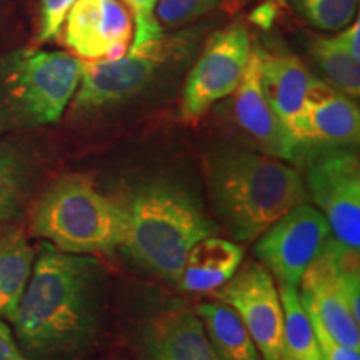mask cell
<instances>
[{
  "label": "cell",
  "mask_w": 360,
  "mask_h": 360,
  "mask_svg": "<svg viewBox=\"0 0 360 360\" xmlns=\"http://www.w3.org/2000/svg\"><path fill=\"white\" fill-rule=\"evenodd\" d=\"M207 180L217 214L238 242L259 238L307 197L299 170L237 147H222L209 157Z\"/></svg>",
  "instance_id": "cell-2"
},
{
  "label": "cell",
  "mask_w": 360,
  "mask_h": 360,
  "mask_svg": "<svg viewBox=\"0 0 360 360\" xmlns=\"http://www.w3.org/2000/svg\"><path fill=\"white\" fill-rule=\"evenodd\" d=\"M214 297L236 310L262 360L282 359L283 312L272 274L257 262H242Z\"/></svg>",
  "instance_id": "cell-10"
},
{
  "label": "cell",
  "mask_w": 360,
  "mask_h": 360,
  "mask_svg": "<svg viewBox=\"0 0 360 360\" xmlns=\"http://www.w3.org/2000/svg\"><path fill=\"white\" fill-rule=\"evenodd\" d=\"M227 2L231 0H159L155 17L160 27L180 29L224 7Z\"/></svg>",
  "instance_id": "cell-24"
},
{
  "label": "cell",
  "mask_w": 360,
  "mask_h": 360,
  "mask_svg": "<svg viewBox=\"0 0 360 360\" xmlns=\"http://www.w3.org/2000/svg\"><path fill=\"white\" fill-rule=\"evenodd\" d=\"M245 250L240 244L214 236L200 238L188 250L182 274L180 289L192 294H204L220 289L244 262Z\"/></svg>",
  "instance_id": "cell-17"
},
{
  "label": "cell",
  "mask_w": 360,
  "mask_h": 360,
  "mask_svg": "<svg viewBox=\"0 0 360 360\" xmlns=\"http://www.w3.org/2000/svg\"><path fill=\"white\" fill-rule=\"evenodd\" d=\"M302 157L307 162L305 184L314 204L327 219L332 237L350 250L360 247V169L354 152L337 147Z\"/></svg>",
  "instance_id": "cell-7"
},
{
  "label": "cell",
  "mask_w": 360,
  "mask_h": 360,
  "mask_svg": "<svg viewBox=\"0 0 360 360\" xmlns=\"http://www.w3.org/2000/svg\"><path fill=\"white\" fill-rule=\"evenodd\" d=\"M330 238L332 232L323 214L302 202L260 236L255 255L278 282L297 287Z\"/></svg>",
  "instance_id": "cell-9"
},
{
  "label": "cell",
  "mask_w": 360,
  "mask_h": 360,
  "mask_svg": "<svg viewBox=\"0 0 360 360\" xmlns=\"http://www.w3.org/2000/svg\"><path fill=\"white\" fill-rule=\"evenodd\" d=\"M337 40H339L342 47L347 51L350 56L359 58L360 60V25L359 20L354 22V25H350L349 29H345L344 32L337 35Z\"/></svg>",
  "instance_id": "cell-29"
},
{
  "label": "cell",
  "mask_w": 360,
  "mask_h": 360,
  "mask_svg": "<svg viewBox=\"0 0 360 360\" xmlns=\"http://www.w3.org/2000/svg\"><path fill=\"white\" fill-rule=\"evenodd\" d=\"M120 202L125 231L119 249L164 281L177 283L193 244L217 232L192 193L170 180L143 182Z\"/></svg>",
  "instance_id": "cell-3"
},
{
  "label": "cell",
  "mask_w": 360,
  "mask_h": 360,
  "mask_svg": "<svg viewBox=\"0 0 360 360\" xmlns=\"http://www.w3.org/2000/svg\"><path fill=\"white\" fill-rule=\"evenodd\" d=\"M137 360H219L199 315L180 300L154 305L135 323Z\"/></svg>",
  "instance_id": "cell-11"
},
{
  "label": "cell",
  "mask_w": 360,
  "mask_h": 360,
  "mask_svg": "<svg viewBox=\"0 0 360 360\" xmlns=\"http://www.w3.org/2000/svg\"><path fill=\"white\" fill-rule=\"evenodd\" d=\"M360 114L352 98L315 79L297 141L304 147H344L359 142Z\"/></svg>",
  "instance_id": "cell-15"
},
{
  "label": "cell",
  "mask_w": 360,
  "mask_h": 360,
  "mask_svg": "<svg viewBox=\"0 0 360 360\" xmlns=\"http://www.w3.org/2000/svg\"><path fill=\"white\" fill-rule=\"evenodd\" d=\"M109 305V276L90 255L40 242L32 276L13 323L29 360H87L101 345Z\"/></svg>",
  "instance_id": "cell-1"
},
{
  "label": "cell",
  "mask_w": 360,
  "mask_h": 360,
  "mask_svg": "<svg viewBox=\"0 0 360 360\" xmlns=\"http://www.w3.org/2000/svg\"><path fill=\"white\" fill-rule=\"evenodd\" d=\"M283 326L281 360H322L312 322L295 285L278 282Z\"/></svg>",
  "instance_id": "cell-20"
},
{
  "label": "cell",
  "mask_w": 360,
  "mask_h": 360,
  "mask_svg": "<svg viewBox=\"0 0 360 360\" xmlns=\"http://www.w3.org/2000/svg\"><path fill=\"white\" fill-rule=\"evenodd\" d=\"M32 184V165L19 147L0 141V224L20 212Z\"/></svg>",
  "instance_id": "cell-21"
},
{
  "label": "cell",
  "mask_w": 360,
  "mask_h": 360,
  "mask_svg": "<svg viewBox=\"0 0 360 360\" xmlns=\"http://www.w3.org/2000/svg\"><path fill=\"white\" fill-rule=\"evenodd\" d=\"M347 247L340 245L334 237L321 255L305 270L302 281L300 300L309 312H312L322 327L339 340L354 350H360V328L350 314L340 285V257Z\"/></svg>",
  "instance_id": "cell-14"
},
{
  "label": "cell",
  "mask_w": 360,
  "mask_h": 360,
  "mask_svg": "<svg viewBox=\"0 0 360 360\" xmlns=\"http://www.w3.org/2000/svg\"><path fill=\"white\" fill-rule=\"evenodd\" d=\"M77 0H40V25L37 44L53 40L60 34L67 12Z\"/></svg>",
  "instance_id": "cell-26"
},
{
  "label": "cell",
  "mask_w": 360,
  "mask_h": 360,
  "mask_svg": "<svg viewBox=\"0 0 360 360\" xmlns=\"http://www.w3.org/2000/svg\"><path fill=\"white\" fill-rule=\"evenodd\" d=\"M35 249L22 229L0 231V319L12 322L32 276Z\"/></svg>",
  "instance_id": "cell-18"
},
{
  "label": "cell",
  "mask_w": 360,
  "mask_h": 360,
  "mask_svg": "<svg viewBox=\"0 0 360 360\" xmlns=\"http://www.w3.org/2000/svg\"><path fill=\"white\" fill-rule=\"evenodd\" d=\"M0 360H29L17 344L12 328L0 319Z\"/></svg>",
  "instance_id": "cell-28"
},
{
  "label": "cell",
  "mask_w": 360,
  "mask_h": 360,
  "mask_svg": "<svg viewBox=\"0 0 360 360\" xmlns=\"http://www.w3.org/2000/svg\"><path fill=\"white\" fill-rule=\"evenodd\" d=\"M124 2L127 4L129 12L134 15L135 32L130 49L142 47L164 34L155 17V7L159 0H124Z\"/></svg>",
  "instance_id": "cell-25"
},
{
  "label": "cell",
  "mask_w": 360,
  "mask_h": 360,
  "mask_svg": "<svg viewBox=\"0 0 360 360\" xmlns=\"http://www.w3.org/2000/svg\"><path fill=\"white\" fill-rule=\"evenodd\" d=\"M310 53L321 70L337 90L349 97L360 96V64L359 58L342 47L337 37H315L310 42Z\"/></svg>",
  "instance_id": "cell-22"
},
{
  "label": "cell",
  "mask_w": 360,
  "mask_h": 360,
  "mask_svg": "<svg viewBox=\"0 0 360 360\" xmlns=\"http://www.w3.org/2000/svg\"><path fill=\"white\" fill-rule=\"evenodd\" d=\"M62 27L64 44L85 62L117 60L130 49L132 19L120 0H77Z\"/></svg>",
  "instance_id": "cell-12"
},
{
  "label": "cell",
  "mask_w": 360,
  "mask_h": 360,
  "mask_svg": "<svg viewBox=\"0 0 360 360\" xmlns=\"http://www.w3.org/2000/svg\"><path fill=\"white\" fill-rule=\"evenodd\" d=\"M195 42L193 32L164 35L142 47L129 49L117 60L82 62L79 87L72 98L75 110H98L119 105L147 90L170 62Z\"/></svg>",
  "instance_id": "cell-6"
},
{
  "label": "cell",
  "mask_w": 360,
  "mask_h": 360,
  "mask_svg": "<svg viewBox=\"0 0 360 360\" xmlns=\"http://www.w3.org/2000/svg\"><path fill=\"white\" fill-rule=\"evenodd\" d=\"M195 314L219 360H262L244 322L227 304H200Z\"/></svg>",
  "instance_id": "cell-19"
},
{
  "label": "cell",
  "mask_w": 360,
  "mask_h": 360,
  "mask_svg": "<svg viewBox=\"0 0 360 360\" xmlns=\"http://www.w3.org/2000/svg\"><path fill=\"white\" fill-rule=\"evenodd\" d=\"M82 74V60L60 51L17 49L0 57V135L56 124Z\"/></svg>",
  "instance_id": "cell-5"
},
{
  "label": "cell",
  "mask_w": 360,
  "mask_h": 360,
  "mask_svg": "<svg viewBox=\"0 0 360 360\" xmlns=\"http://www.w3.org/2000/svg\"><path fill=\"white\" fill-rule=\"evenodd\" d=\"M233 119L262 150V154L283 162L302 160L307 147L295 141L264 94L259 45H252L244 75L233 90Z\"/></svg>",
  "instance_id": "cell-13"
},
{
  "label": "cell",
  "mask_w": 360,
  "mask_h": 360,
  "mask_svg": "<svg viewBox=\"0 0 360 360\" xmlns=\"http://www.w3.org/2000/svg\"><path fill=\"white\" fill-rule=\"evenodd\" d=\"M252 42L249 30L232 24L207 40L205 49L188 72L182 90V117L197 122L215 102L237 89L249 62Z\"/></svg>",
  "instance_id": "cell-8"
},
{
  "label": "cell",
  "mask_w": 360,
  "mask_h": 360,
  "mask_svg": "<svg viewBox=\"0 0 360 360\" xmlns=\"http://www.w3.org/2000/svg\"><path fill=\"white\" fill-rule=\"evenodd\" d=\"M297 11L310 25L327 32L342 30L354 20L357 0H294Z\"/></svg>",
  "instance_id": "cell-23"
},
{
  "label": "cell",
  "mask_w": 360,
  "mask_h": 360,
  "mask_svg": "<svg viewBox=\"0 0 360 360\" xmlns=\"http://www.w3.org/2000/svg\"><path fill=\"white\" fill-rule=\"evenodd\" d=\"M307 314L310 317V322H312L314 334L315 339H317L322 360H360V350H354L347 347V345L340 344L339 340H335L334 337L322 327V323L317 321V317H315L312 312L307 310Z\"/></svg>",
  "instance_id": "cell-27"
},
{
  "label": "cell",
  "mask_w": 360,
  "mask_h": 360,
  "mask_svg": "<svg viewBox=\"0 0 360 360\" xmlns=\"http://www.w3.org/2000/svg\"><path fill=\"white\" fill-rule=\"evenodd\" d=\"M122 202L112 199L84 175L56 180L35 204L32 233L62 252L107 254L124 240Z\"/></svg>",
  "instance_id": "cell-4"
},
{
  "label": "cell",
  "mask_w": 360,
  "mask_h": 360,
  "mask_svg": "<svg viewBox=\"0 0 360 360\" xmlns=\"http://www.w3.org/2000/svg\"><path fill=\"white\" fill-rule=\"evenodd\" d=\"M260 80L274 112L297 141L305 102L315 82L312 74L299 57L269 53L260 49Z\"/></svg>",
  "instance_id": "cell-16"
}]
</instances>
